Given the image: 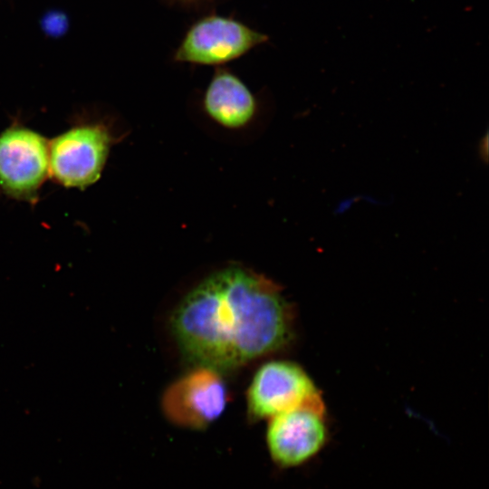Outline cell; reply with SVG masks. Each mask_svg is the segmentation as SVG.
Returning a JSON list of instances; mask_svg holds the SVG:
<instances>
[{"mask_svg":"<svg viewBox=\"0 0 489 489\" xmlns=\"http://www.w3.org/2000/svg\"><path fill=\"white\" fill-rule=\"evenodd\" d=\"M325 408H301L270 418L266 444L273 461L294 467L315 456L324 446L328 429Z\"/></svg>","mask_w":489,"mask_h":489,"instance_id":"8","label":"cell"},{"mask_svg":"<svg viewBox=\"0 0 489 489\" xmlns=\"http://www.w3.org/2000/svg\"><path fill=\"white\" fill-rule=\"evenodd\" d=\"M268 37L231 16L204 15L186 31L176 49L177 62L219 66L233 62L264 44Z\"/></svg>","mask_w":489,"mask_h":489,"instance_id":"2","label":"cell"},{"mask_svg":"<svg viewBox=\"0 0 489 489\" xmlns=\"http://www.w3.org/2000/svg\"><path fill=\"white\" fill-rule=\"evenodd\" d=\"M172 4L179 5H198L200 3H204L208 0H167Z\"/></svg>","mask_w":489,"mask_h":489,"instance_id":"9","label":"cell"},{"mask_svg":"<svg viewBox=\"0 0 489 489\" xmlns=\"http://www.w3.org/2000/svg\"><path fill=\"white\" fill-rule=\"evenodd\" d=\"M251 419L271 418L293 409L324 408L322 398L309 375L297 364L269 361L255 372L247 390Z\"/></svg>","mask_w":489,"mask_h":489,"instance_id":"5","label":"cell"},{"mask_svg":"<svg viewBox=\"0 0 489 489\" xmlns=\"http://www.w3.org/2000/svg\"><path fill=\"white\" fill-rule=\"evenodd\" d=\"M227 398V388L218 370L198 366L168 387L161 407L171 423L200 430L221 416Z\"/></svg>","mask_w":489,"mask_h":489,"instance_id":"6","label":"cell"},{"mask_svg":"<svg viewBox=\"0 0 489 489\" xmlns=\"http://www.w3.org/2000/svg\"><path fill=\"white\" fill-rule=\"evenodd\" d=\"M293 321L278 284L232 264L207 275L181 300L171 328L188 360L219 370L285 347L293 336Z\"/></svg>","mask_w":489,"mask_h":489,"instance_id":"1","label":"cell"},{"mask_svg":"<svg viewBox=\"0 0 489 489\" xmlns=\"http://www.w3.org/2000/svg\"><path fill=\"white\" fill-rule=\"evenodd\" d=\"M199 114L207 127L226 138L250 137L264 123L258 97L227 68L218 67L199 101Z\"/></svg>","mask_w":489,"mask_h":489,"instance_id":"4","label":"cell"},{"mask_svg":"<svg viewBox=\"0 0 489 489\" xmlns=\"http://www.w3.org/2000/svg\"><path fill=\"white\" fill-rule=\"evenodd\" d=\"M49 169V145L37 132L12 127L0 134V187L17 198H31Z\"/></svg>","mask_w":489,"mask_h":489,"instance_id":"7","label":"cell"},{"mask_svg":"<svg viewBox=\"0 0 489 489\" xmlns=\"http://www.w3.org/2000/svg\"><path fill=\"white\" fill-rule=\"evenodd\" d=\"M105 123L77 125L49 145V168L56 181L67 187H85L97 181L116 140Z\"/></svg>","mask_w":489,"mask_h":489,"instance_id":"3","label":"cell"}]
</instances>
